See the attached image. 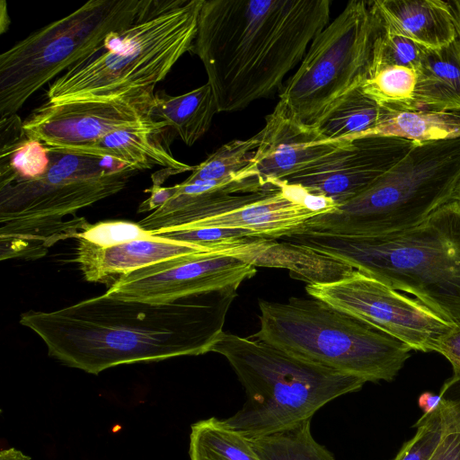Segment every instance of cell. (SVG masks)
Instances as JSON below:
<instances>
[{
	"label": "cell",
	"instance_id": "17",
	"mask_svg": "<svg viewBox=\"0 0 460 460\" xmlns=\"http://www.w3.org/2000/svg\"><path fill=\"white\" fill-rule=\"evenodd\" d=\"M168 128L148 123L112 131L97 141L80 146L50 149L70 154L108 158L134 171L160 165L176 173L192 172L194 166L175 159L164 146Z\"/></svg>",
	"mask_w": 460,
	"mask_h": 460
},
{
	"label": "cell",
	"instance_id": "10",
	"mask_svg": "<svg viewBox=\"0 0 460 460\" xmlns=\"http://www.w3.org/2000/svg\"><path fill=\"white\" fill-rule=\"evenodd\" d=\"M383 29L371 1H349L311 42L278 103L296 119L315 126L342 97L370 77Z\"/></svg>",
	"mask_w": 460,
	"mask_h": 460
},
{
	"label": "cell",
	"instance_id": "4",
	"mask_svg": "<svg viewBox=\"0 0 460 460\" xmlns=\"http://www.w3.org/2000/svg\"><path fill=\"white\" fill-rule=\"evenodd\" d=\"M203 1L143 0L130 25L111 32L98 52L49 85L48 102L111 100L155 88L190 51Z\"/></svg>",
	"mask_w": 460,
	"mask_h": 460
},
{
	"label": "cell",
	"instance_id": "2",
	"mask_svg": "<svg viewBox=\"0 0 460 460\" xmlns=\"http://www.w3.org/2000/svg\"><path fill=\"white\" fill-rule=\"evenodd\" d=\"M329 0H204L190 52L201 60L219 112L280 88L329 24Z\"/></svg>",
	"mask_w": 460,
	"mask_h": 460
},
{
	"label": "cell",
	"instance_id": "1",
	"mask_svg": "<svg viewBox=\"0 0 460 460\" xmlns=\"http://www.w3.org/2000/svg\"><path fill=\"white\" fill-rule=\"evenodd\" d=\"M238 287L154 304L103 295L51 312L30 310L20 323L49 357L98 375L119 365L211 352Z\"/></svg>",
	"mask_w": 460,
	"mask_h": 460
},
{
	"label": "cell",
	"instance_id": "26",
	"mask_svg": "<svg viewBox=\"0 0 460 460\" xmlns=\"http://www.w3.org/2000/svg\"><path fill=\"white\" fill-rule=\"evenodd\" d=\"M416 70L387 66L376 71L361 85V90L380 107L390 111H413L416 110Z\"/></svg>",
	"mask_w": 460,
	"mask_h": 460
},
{
	"label": "cell",
	"instance_id": "8",
	"mask_svg": "<svg viewBox=\"0 0 460 460\" xmlns=\"http://www.w3.org/2000/svg\"><path fill=\"white\" fill-rule=\"evenodd\" d=\"M459 182L460 137L416 143L363 192L298 230L362 236L398 233L452 200Z\"/></svg>",
	"mask_w": 460,
	"mask_h": 460
},
{
	"label": "cell",
	"instance_id": "38",
	"mask_svg": "<svg viewBox=\"0 0 460 460\" xmlns=\"http://www.w3.org/2000/svg\"><path fill=\"white\" fill-rule=\"evenodd\" d=\"M11 20L8 14L6 2L0 1V34H4L9 29Z\"/></svg>",
	"mask_w": 460,
	"mask_h": 460
},
{
	"label": "cell",
	"instance_id": "24",
	"mask_svg": "<svg viewBox=\"0 0 460 460\" xmlns=\"http://www.w3.org/2000/svg\"><path fill=\"white\" fill-rule=\"evenodd\" d=\"M49 162L47 146L25 132L0 140V187L43 175Z\"/></svg>",
	"mask_w": 460,
	"mask_h": 460
},
{
	"label": "cell",
	"instance_id": "13",
	"mask_svg": "<svg viewBox=\"0 0 460 460\" xmlns=\"http://www.w3.org/2000/svg\"><path fill=\"white\" fill-rule=\"evenodd\" d=\"M154 89L136 90L111 100L48 102L23 120V129L49 147L89 145L120 128L155 123L149 118Z\"/></svg>",
	"mask_w": 460,
	"mask_h": 460
},
{
	"label": "cell",
	"instance_id": "18",
	"mask_svg": "<svg viewBox=\"0 0 460 460\" xmlns=\"http://www.w3.org/2000/svg\"><path fill=\"white\" fill-rule=\"evenodd\" d=\"M371 4L385 29L427 49H440L457 39L447 1L376 0Z\"/></svg>",
	"mask_w": 460,
	"mask_h": 460
},
{
	"label": "cell",
	"instance_id": "32",
	"mask_svg": "<svg viewBox=\"0 0 460 460\" xmlns=\"http://www.w3.org/2000/svg\"><path fill=\"white\" fill-rule=\"evenodd\" d=\"M436 352L449 361L454 372L453 376L460 377V323L453 324L441 337Z\"/></svg>",
	"mask_w": 460,
	"mask_h": 460
},
{
	"label": "cell",
	"instance_id": "27",
	"mask_svg": "<svg viewBox=\"0 0 460 460\" xmlns=\"http://www.w3.org/2000/svg\"><path fill=\"white\" fill-rule=\"evenodd\" d=\"M260 131L244 140L230 141L210 154L202 163L194 166L190 175L183 181H223L236 179L250 164L260 145Z\"/></svg>",
	"mask_w": 460,
	"mask_h": 460
},
{
	"label": "cell",
	"instance_id": "37",
	"mask_svg": "<svg viewBox=\"0 0 460 460\" xmlns=\"http://www.w3.org/2000/svg\"><path fill=\"white\" fill-rule=\"evenodd\" d=\"M447 3L453 16L457 40H460V1H447Z\"/></svg>",
	"mask_w": 460,
	"mask_h": 460
},
{
	"label": "cell",
	"instance_id": "22",
	"mask_svg": "<svg viewBox=\"0 0 460 460\" xmlns=\"http://www.w3.org/2000/svg\"><path fill=\"white\" fill-rule=\"evenodd\" d=\"M389 111L358 87L342 97L315 127L329 139L353 141L364 137Z\"/></svg>",
	"mask_w": 460,
	"mask_h": 460
},
{
	"label": "cell",
	"instance_id": "36",
	"mask_svg": "<svg viewBox=\"0 0 460 460\" xmlns=\"http://www.w3.org/2000/svg\"><path fill=\"white\" fill-rule=\"evenodd\" d=\"M0 460H31V457L24 455L22 451L11 447L0 452Z\"/></svg>",
	"mask_w": 460,
	"mask_h": 460
},
{
	"label": "cell",
	"instance_id": "23",
	"mask_svg": "<svg viewBox=\"0 0 460 460\" xmlns=\"http://www.w3.org/2000/svg\"><path fill=\"white\" fill-rule=\"evenodd\" d=\"M190 460H262L251 440L211 417L190 427Z\"/></svg>",
	"mask_w": 460,
	"mask_h": 460
},
{
	"label": "cell",
	"instance_id": "20",
	"mask_svg": "<svg viewBox=\"0 0 460 460\" xmlns=\"http://www.w3.org/2000/svg\"><path fill=\"white\" fill-rule=\"evenodd\" d=\"M218 111L209 83L186 93L172 96L163 91L155 93L149 118L173 131L190 146L209 129Z\"/></svg>",
	"mask_w": 460,
	"mask_h": 460
},
{
	"label": "cell",
	"instance_id": "35",
	"mask_svg": "<svg viewBox=\"0 0 460 460\" xmlns=\"http://www.w3.org/2000/svg\"><path fill=\"white\" fill-rule=\"evenodd\" d=\"M440 402V394L430 392L422 393L418 399V404L424 414H429L435 411L439 407Z\"/></svg>",
	"mask_w": 460,
	"mask_h": 460
},
{
	"label": "cell",
	"instance_id": "34",
	"mask_svg": "<svg viewBox=\"0 0 460 460\" xmlns=\"http://www.w3.org/2000/svg\"><path fill=\"white\" fill-rule=\"evenodd\" d=\"M146 191L150 192L148 199L144 200L138 207L137 212L155 211L166 203L176 192V187H162L161 185L153 184V186Z\"/></svg>",
	"mask_w": 460,
	"mask_h": 460
},
{
	"label": "cell",
	"instance_id": "14",
	"mask_svg": "<svg viewBox=\"0 0 460 460\" xmlns=\"http://www.w3.org/2000/svg\"><path fill=\"white\" fill-rule=\"evenodd\" d=\"M260 133V145L237 180H255L265 188L329 162L352 143L327 138L317 127L296 119L279 103Z\"/></svg>",
	"mask_w": 460,
	"mask_h": 460
},
{
	"label": "cell",
	"instance_id": "39",
	"mask_svg": "<svg viewBox=\"0 0 460 460\" xmlns=\"http://www.w3.org/2000/svg\"><path fill=\"white\" fill-rule=\"evenodd\" d=\"M456 199V200H459L460 201V182L459 184L457 185L456 190H455V193L453 195V199Z\"/></svg>",
	"mask_w": 460,
	"mask_h": 460
},
{
	"label": "cell",
	"instance_id": "31",
	"mask_svg": "<svg viewBox=\"0 0 460 460\" xmlns=\"http://www.w3.org/2000/svg\"><path fill=\"white\" fill-rule=\"evenodd\" d=\"M445 431H460V377L451 376L439 393Z\"/></svg>",
	"mask_w": 460,
	"mask_h": 460
},
{
	"label": "cell",
	"instance_id": "19",
	"mask_svg": "<svg viewBox=\"0 0 460 460\" xmlns=\"http://www.w3.org/2000/svg\"><path fill=\"white\" fill-rule=\"evenodd\" d=\"M416 72V110L460 111L459 40L427 49Z\"/></svg>",
	"mask_w": 460,
	"mask_h": 460
},
{
	"label": "cell",
	"instance_id": "16",
	"mask_svg": "<svg viewBox=\"0 0 460 460\" xmlns=\"http://www.w3.org/2000/svg\"><path fill=\"white\" fill-rule=\"evenodd\" d=\"M77 262L84 279L90 282H106L121 276L180 256L215 252L204 246L153 235L112 247H100L77 239Z\"/></svg>",
	"mask_w": 460,
	"mask_h": 460
},
{
	"label": "cell",
	"instance_id": "21",
	"mask_svg": "<svg viewBox=\"0 0 460 460\" xmlns=\"http://www.w3.org/2000/svg\"><path fill=\"white\" fill-rule=\"evenodd\" d=\"M368 136L394 137L414 143L458 138L460 111H389L365 137Z\"/></svg>",
	"mask_w": 460,
	"mask_h": 460
},
{
	"label": "cell",
	"instance_id": "29",
	"mask_svg": "<svg viewBox=\"0 0 460 460\" xmlns=\"http://www.w3.org/2000/svg\"><path fill=\"white\" fill-rule=\"evenodd\" d=\"M414 427L415 435L402 447L394 460H429L445 432L440 408L429 414L423 413Z\"/></svg>",
	"mask_w": 460,
	"mask_h": 460
},
{
	"label": "cell",
	"instance_id": "7",
	"mask_svg": "<svg viewBox=\"0 0 460 460\" xmlns=\"http://www.w3.org/2000/svg\"><path fill=\"white\" fill-rule=\"evenodd\" d=\"M260 329L252 337L367 382H390L411 349L314 297L259 299Z\"/></svg>",
	"mask_w": 460,
	"mask_h": 460
},
{
	"label": "cell",
	"instance_id": "12",
	"mask_svg": "<svg viewBox=\"0 0 460 460\" xmlns=\"http://www.w3.org/2000/svg\"><path fill=\"white\" fill-rule=\"evenodd\" d=\"M255 266L223 252H200L156 262L118 277L106 295L154 304L175 302L228 287H240Z\"/></svg>",
	"mask_w": 460,
	"mask_h": 460
},
{
	"label": "cell",
	"instance_id": "15",
	"mask_svg": "<svg viewBox=\"0 0 460 460\" xmlns=\"http://www.w3.org/2000/svg\"><path fill=\"white\" fill-rule=\"evenodd\" d=\"M416 143L394 137L368 136L329 162L284 180L337 205L358 196L401 161Z\"/></svg>",
	"mask_w": 460,
	"mask_h": 460
},
{
	"label": "cell",
	"instance_id": "33",
	"mask_svg": "<svg viewBox=\"0 0 460 460\" xmlns=\"http://www.w3.org/2000/svg\"><path fill=\"white\" fill-rule=\"evenodd\" d=\"M429 460H460V431H445Z\"/></svg>",
	"mask_w": 460,
	"mask_h": 460
},
{
	"label": "cell",
	"instance_id": "11",
	"mask_svg": "<svg viewBox=\"0 0 460 460\" xmlns=\"http://www.w3.org/2000/svg\"><path fill=\"white\" fill-rule=\"evenodd\" d=\"M307 294L405 343L411 350L436 351L452 323L411 298L357 270L323 283H309Z\"/></svg>",
	"mask_w": 460,
	"mask_h": 460
},
{
	"label": "cell",
	"instance_id": "5",
	"mask_svg": "<svg viewBox=\"0 0 460 460\" xmlns=\"http://www.w3.org/2000/svg\"><path fill=\"white\" fill-rule=\"evenodd\" d=\"M211 352L227 359L245 390L242 408L223 422L247 438L312 420L326 403L366 383L252 336L224 332Z\"/></svg>",
	"mask_w": 460,
	"mask_h": 460
},
{
	"label": "cell",
	"instance_id": "6",
	"mask_svg": "<svg viewBox=\"0 0 460 460\" xmlns=\"http://www.w3.org/2000/svg\"><path fill=\"white\" fill-rule=\"evenodd\" d=\"M47 148L43 175L0 187L1 260L38 259L57 242L77 238L89 224L64 218L119 192L135 172L108 158Z\"/></svg>",
	"mask_w": 460,
	"mask_h": 460
},
{
	"label": "cell",
	"instance_id": "3",
	"mask_svg": "<svg viewBox=\"0 0 460 460\" xmlns=\"http://www.w3.org/2000/svg\"><path fill=\"white\" fill-rule=\"evenodd\" d=\"M409 293L447 322L460 323V201L417 226L376 236L297 230L280 238Z\"/></svg>",
	"mask_w": 460,
	"mask_h": 460
},
{
	"label": "cell",
	"instance_id": "25",
	"mask_svg": "<svg viewBox=\"0 0 460 460\" xmlns=\"http://www.w3.org/2000/svg\"><path fill=\"white\" fill-rule=\"evenodd\" d=\"M262 460H335L311 431V420L271 435L249 438Z\"/></svg>",
	"mask_w": 460,
	"mask_h": 460
},
{
	"label": "cell",
	"instance_id": "9",
	"mask_svg": "<svg viewBox=\"0 0 460 460\" xmlns=\"http://www.w3.org/2000/svg\"><path fill=\"white\" fill-rule=\"evenodd\" d=\"M143 0H90L0 55V118L15 114L45 84L98 52L127 28Z\"/></svg>",
	"mask_w": 460,
	"mask_h": 460
},
{
	"label": "cell",
	"instance_id": "28",
	"mask_svg": "<svg viewBox=\"0 0 460 460\" xmlns=\"http://www.w3.org/2000/svg\"><path fill=\"white\" fill-rule=\"evenodd\" d=\"M383 28L376 42L371 75L387 66H405L417 70L427 49L407 37Z\"/></svg>",
	"mask_w": 460,
	"mask_h": 460
},
{
	"label": "cell",
	"instance_id": "30",
	"mask_svg": "<svg viewBox=\"0 0 460 460\" xmlns=\"http://www.w3.org/2000/svg\"><path fill=\"white\" fill-rule=\"evenodd\" d=\"M153 234L138 223L112 220L88 225L76 239L84 240L100 247H112L137 239L150 238Z\"/></svg>",
	"mask_w": 460,
	"mask_h": 460
}]
</instances>
